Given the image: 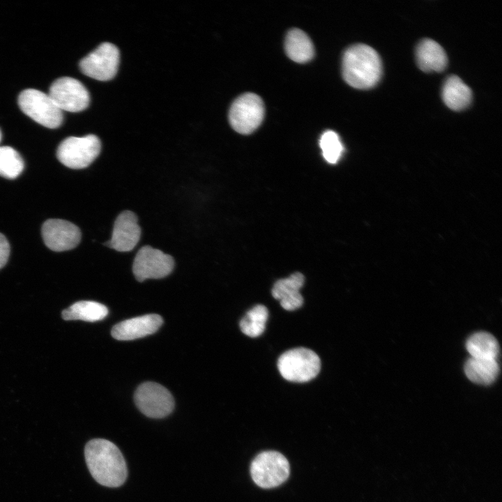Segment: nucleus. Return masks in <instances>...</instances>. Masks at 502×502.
<instances>
[{
    "label": "nucleus",
    "instance_id": "obj_1",
    "mask_svg": "<svg viewBox=\"0 0 502 502\" xmlns=\"http://www.w3.org/2000/svg\"><path fill=\"white\" fill-rule=\"evenodd\" d=\"M84 456L89 471L100 485L118 487L126 480L128 469L126 460L119 448L104 439L89 441L84 448Z\"/></svg>",
    "mask_w": 502,
    "mask_h": 502
},
{
    "label": "nucleus",
    "instance_id": "obj_2",
    "mask_svg": "<svg viewBox=\"0 0 502 502\" xmlns=\"http://www.w3.org/2000/svg\"><path fill=\"white\" fill-rule=\"evenodd\" d=\"M382 74L381 60L372 47L356 44L346 50L342 58V75L351 86L367 89L374 86Z\"/></svg>",
    "mask_w": 502,
    "mask_h": 502
},
{
    "label": "nucleus",
    "instance_id": "obj_3",
    "mask_svg": "<svg viewBox=\"0 0 502 502\" xmlns=\"http://www.w3.org/2000/svg\"><path fill=\"white\" fill-rule=\"evenodd\" d=\"M277 367L284 379L291 382L304 383L315 378L321 369L318 355L311 349L298 347L282 353Z\"/></svg>",
    "mask_w": 502,
    "mask_h": 502
},
{
    "label": "nucleus",
    "instance_id": "obj_4",
    "mask_svg": "<svg viewBox=\"0 0 502 502\" xmlns=\"http://www.w3.org/2000/svg\"><path fill=\"white\" fill-rule=\"evenodd\" d=\"M20 109L38 123L56 128L63 122V112L48 94L34 89L22 91L18 96Z\"/></svg>",
    "mask_w": 502,
    "mask_h": 502
},
{
    "label": "nucleus",
    "instance_id": "obj_5",
    "mask_svg": "<svg viewBox=\"0 0 502 502\" xmlns=\"http://www.w3.org/2000/svg\"><path fill=\"white\" fill-rule=\"evenodd\" d=\"M100 149V141L94 135L69 137L59 145L56 157L63 165L79 169L89 166L98 156Z\"/></svg>",
    "mask_w": 502,
    "mask_h": 502
},
{
    "label": "nucleus",
    "instance_id": "obj_6",
    "mask_svg": "<svg viewBox=\"0 0 502 502\" xmlns=\"http://www.w3.org/2000/svg\"><path fill=\"white\" fill-rule=\"evenodd\" d=\"M289 472L288 460L277 451L260 452L252 460L250 466L253 481L264 489L280 485L289 478Z\"/></svg>",
    "mask_w": 502,
    "mask_h": 502
},
{
    "label": "nucleus",
    "instance_id": "obj_7",
    "mask_svg": "<svg viewBox=\"0 0 502 502\" xmlns=\"http://www.w3.org/2000/svg\"><path fill=\"white\" fill-rule=\"evenodd\" d=\"M264 116V105L257 94L246 93L238 96L231 105L229 123L234 130L247 135L255 130Z\"/></svg>",
    "mask_w": 502,
    "mask_h": 502
},
{
    "label": "nucleus",
    "instance_id": "obj_8",
    "mask_svg": "<svg viewBox=\"0 0 502 502\" xmlns=\"http://www.w3.org/2000/svg\"><path fill=\"white\" fill-rule=\"evenodd\" d=\"M138 409L151 418H162L169 415L174 408L171 393L163 386L155 382L140 384L134 395Z\"/></svg>",
    "mask_w": 502,
    "mask_h": 502
},
{
    "label": "nucleus",
    "instance_id": "obj_9",
    "mask_svg": "<svg viewBox=\"0 0 502 502\" xmlns=\"http://www.w3.org/2000/svg\"><path fill=\"white\" fill-rule=\"evenodd\" d=\"M120 59L119 49L110 43H103L79 62L82 73L99 81H108L116 75Z\"/></svg>",
    "mask_w": 502,
    "mask_h": 502
},
{
    "label": "nucleus",
    "instance_id": "obj_10",
    "mask_svg": "<svg viewBox=\"0 0 502 502\" xmlns=\"http://www.w3.org/2000/svg\"><path fill=\"white\" fill-rule=\"evenodd\" d=\"M48 95L61 111L78 112L86 109L90 102L89 91L79 80L63 77L50 86Z\"/></svg>",
    "mask_w": 502,
    "mask_h": 502
},
{
    "label": "nucleus",
    "instance_id": "obj_11",
    "mask_svg": "<svg viewBox=\"0 0 502 502\" xmlns=\"http://www.w3.org/2000/svg\"><path fill=\"white\" fill-rule=\"evenodd\" d=\"M174 261L169 254L146 245L137 253L132 265V272L139 282L147 279L162 278L171 273Z\"/></svg>",
    "mask_w": 502,
    "mask_h": 502
},
{
    "label": "nucleus",
    "instance_id": "obj_12",
    "mask_svg": "<svg viewBox=\"0 0 502 502\" xmlns=\"http://www.w3.org/2000/svg\"><path fill=\"white\" fill-rule=\"evenodd\" d=\"M42 236L46 246L56 252L75 248L81 240V231L73 223L61 219H49L42 226Z\"/></svg>",
    "mask_w": 502,
    "mask_h": 502
},
{
    "label": "nucleus",
    "instance_id": "obj_13",
    "mask_svg": "<svg viewBox=\"0 0 502 502\" xmlns=\"http://www.w3.org/2000/svg\"><path fill=\"white\" fill-rule=\"evenodd\" d=\"M140 236L137 216L132 211H125L116 218L112 238L105 245L119 252H129L138 243Z\"/></svg>",
    "mask_w": 502,
    "mask_h": 502
},
{
    "label": "nucleus",
    "instance_id": "obj_14",
    "mask_svg": "<svg viewBox=\"0 0 502 502\" xmlns=\"http://www.w3.org/2000/svg\"><path fill=\"white\" fill-rule=\"evenodd\" d=\"M163 320L156 314H149L131 318L113 326L111 334L117 340H132L155 333Z\"/></svg>",
    "mask_w": 502,
    "mask_h": 502
},
{
    "label": "nucleus",
    "instance_id": "obj_15",
    "mask_svg": "<svg viewBox=\"0 0 502 502\" xmlns=\"http://www.w3.org/2000/svg\"><path fill=\"white\" fill-rule=\"evenodd\" d=\"M304 282L305 277L302 273H294L287 278L277 280L272 289V295L274 298L280 301L284 310H297L303 303V298L299 291Z\"/></svg>",
    "mask_w": 502,
    "mask_h": 502
},
{
    "label": "nucleus",
    "instance_id": "obj_16",
    "mask_svg": "<svg viewBox=\"0 0 502 502\" xmlns=\"http://www.w3.org/2000/svg\"><path fill=\"white\" fill-rule=\"evenodd\" d=\"M416 59L419 68L425 72H441L448 63L443 48L429 38L422 40L417 45Z\"/></svg>",
    "mask_w": 502,
    "mask_h": 502
},
{
    "label": "nucleus",
    "instance_id": "obj_17",
    "mask_svg": "<svg viewBox=\"0 0 502 502\" xmlns=\"http://www.w3.org/2000/svg\"><path fill=\"white\" fill-rule=\"evenodd\" d=\"M442 98L450 109L459 111L469 106L472 100V92L459 77L450 75L443 83Z\"/></svg>",
    "mask_w": 502,
    "mask_h": 502
},
{
    "label": "nucleus",
    "instance_id": "obj_18",
    "mask_svg": "<svg viewBox=\"0 0 502 502\" xmlns=\"http://www.w3.org/2000/svg\"><path fill=\"white\" fill-rule=\"evenodd\" d=\"M284 47L287 56L297 63L309 61L314 54L312 40L304 31L298 29H293L288 32Z\"/></svg>",
    "mask_w": 502,
    "mask_h": 502
},
{
    "label": "nucleus",
    "instance_id": "obj_19",
    "mask_svg": "<svg viewBox=\"0 0 502 502\" xmlns=\"http://www.w3.org/2000/svg\"><path fill=\"white\" fill-rule=\"evenodd\" d=\"M466 376L473 383L489 385L493 383L499 373L496 359H482L471 357L464 365Z\"/></svg>",
    "mask_w": 502,
    "mask_h": 502
},
{
    "label": "nucleus",
    "instance_id": "obj_20",
    "mask_svg": "<svg viewBox=\"0 0 502 502\" xmlns=\"http://www.w3.org/2000/svg\"><path fill=\"white\" fill-rule=\"evenodd\" d=\"M108 314L107 307L102 303L92 301L75 303L62 311L64 320H82L95 322L105 319Z\"/></svg>",
    "mask_w": 502,
    "mask_h": 502
},
{
    "label": "nucleus",
    "instance_id": "obj_21",
    "mask_svg": "<svg viewBox=\"0 0 502 502\" xmlns=\"http://www.w3.org/2000/svg\"><path fill=\"white\" fill-rule=\"evenodd\" d=\"M466 347L472 358L496 359L499 353L496 339L487 332H478L469 337Z\"/></svg>",
    "mask_w": 502,
    "mask_h": 502
},
{
    "label": "nucleus",
    "instance_id": "obj_22",
    "mask_svg": "<svg viewBox=\"0 0 502 502\" xmlns=\"http://www.w3.org/2000/svg\"><path fill=\"white\" fill-rule=\"evenodd\" d=\"M268 317V311L266 307L257 305L248 311L240 321V328L249 337H258L264 333Z\"/></svg>",
    "mask_w": 502,
    "mask_h": 502
},
{
    "label": "nucleus",
    "instance_id": "obj_23",
    "mask_svg": "<svg viewBox=\"0 0 502 502\" xmlns=\"http://www.w3.org/2000/svg\"><path fill=\"white\" fill-rule=\"evenodd\" d=\"M24 168L20 153L8 146H0V176L8 179L18 177Z\"/></svg>",
    "mask_w": 502,
    "mask_h": 502
},
{
    "label": "nucleus",
    "instance_id": "obj_24",
    "mask_svg": "<svg viewBox=\"0 0 502 502\" xmlns=\"http://www.w3.org/2000/svg\"><path fill=\"white\" fill-rule=\"evenodd\" d=\"M319 144L325 160L329 163H336L343 152L338 135L333 130L326 131L321 137Z\"/></svg>",
    "mask_w": 502,
    "mask_h": 502
},
{
    "label": "nucleus",
    "instance_id": "obj_25",
    "mask_svg": "<svg viewBox=\"0 0 502 502\" xmlns=\"http://www.w3.org/2000/svg\"><path fill=\"white\" fill-rule=\"evenodd\" d=\"M10 255V245L6 238L0 233V269L8 261Z\"/></svg>",
    "mask_w": 502,
    "mask_h": 502
},
{
    "label": "nucleus",
    "instance_id": "obj_26",
    "mask_svg": "<svg viewBox=\"0 0 502 502\" xmlns=\"http://www.w3.org/2000/svg\"><path fill=\"white\" fill-rule=\"evenodd\" d=\"M1 132L0 130V142H1Z\"/></svg>",
    "mask_w": 502,
    "mask_h": 502
}]
</instances>
